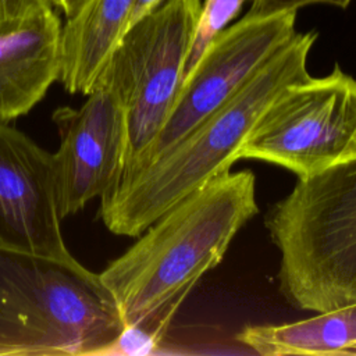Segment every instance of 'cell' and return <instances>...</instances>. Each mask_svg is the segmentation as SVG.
Returning <instances> with one entry per match:
<instances>
[{
	"label": "cell",
	"instance_id": "obj_1",
	"mask_svg": "<svg viewBox=\"0 0 356 356\" xmlns=\"http://www.w3.org/2000/svg\"><path fill=\"white\" fill-rule=\"evenodd\" d=\"M257 213L254 174L229 170L160 216L100 273L125 325L142 327L161 345L186 296Z\"/></svg>",
	"mask_w": 356,
	"mask_h": 356
},
{
	"label": "cell",
	"instance_id": "obj_2",
	"mask_svg": "<svg viewBox=\"0 0 356 356\" xmlns=\"http://www.w3.org/2000/svg\"><path fill=\"white\" fill-rule=\"evenodd\" d=\"M316 31L295 33L231 99L147 164L124 172L100 197L99 217L115 235L139 236L175 203L231 170L252 127L289 83L309 76Z\"/></svg>",
	"mask_w": 356,
	"mask_h": 356
},
{
	"label": "cell",
	"instance_id": "obj_3",
	"mask_svg": "<svg viewBox=\"0 0 356 356\" xmlns=\"http://www.w3.org/2000/svg\"><path fill=\"white\" fill-rule=\"evenodd\" d=\"M124 328L100 274L72 254L0 245V356H103Z\"/></svg>",
	"mask_w": 356,
	"mask_h": 356
},
{
	"label": "cell",
	"instance_id": "obj_4",
	"mask_svg": "<svg viewBox=\"0 0 356 356\" xmlns=\"http://www.w3.org/2000/svg\"><path fill=\"white\" fill-rule=\"evenodd\" d=\"M264 221L293 306L320 313L356 300V161L298 179Z\"/></svg>",
	"mask_w": 356,
	"mask_h": 356
},
{
	"label": "cell",
	"instance_id": "obj_5",
	"mask_svg": "<svg viewBox=\"0 0 356 356\" xmlns=\"http://www.w3.org/2000/svg\"><path fill=\"white\" fill-rule=\"evenodd\" d=\"M200 11L202 0H164L127 29L99 79L97 88L114 92L125 111L122 171L145 156L171 114Z\"/></svg>",
	"mask_w": 356,
	"mask_h": 356
},
{
	"label": "cell",
	"instance_id": "obj_6",
	"mask_svg": "<svg viewBox=\"0 0 356 356\" xmlns=\"http://www.w3.org/2000/svg\"><path fill=\"white\" fill-rule=\"evenodd\" d=\"M239 159L312 178L356 161V78L338 64L328 75L285 86L248 134Z\"/></svg>",
	"mask_w": 356,
	"mask_h": 356
},
{
	"label": "cell",
	"instance_id": "obj_7",
	"mask_svg": "<svg viewBox=\"0 0 356 356\" xmlns=\"http://www.w3.org/2000/svg\"><path fill=\"white\" fill-rule=\"evenodd\" d=\"M296 13L245 14L209 43L185 78L168 120L136 170L172 147L200 121L231 99L296 33Z\"/></svg>",
	"mask_w": 356,
	"mask_h": 356
},
{
	"label": "cell",
	"instance_id": "obj_8",
	"mask_svg": "<svg viewBox=\"0 0 356 356\" xmlns=\"http://www.w3.org/2000/svg\"><path fill=\"white\" fill-rule=\"evenodd\" d=\"M51 118L60 135L53 154L63 220L115 185L127 159L128 129L120 99L104 86L90 92L78 108L57 107Z\"/></svg>",
	"mask_w": 356,
	"mask_h": 356
},
{
	"label": "cell",
	"instance_id": "obj_9",
	"mask_svg": "<svg viewBox=\"0 0 356 356\" xmlns=\"http://www.w3.org/2000/svg\"><path fill=\"white\" fill-rule=\"evenodd\" d=\"M54 154L0 121V245L65 257Z\"/></svg>",
	"mask_w": 356,
	"mask_h": 356
},
{
	"label": "cell",
	"instance_id": "obj_10",
	"mask_svg": "<svg viewBox=\"0 0 356 356\" xmlns=\"http://www.w3.org/2000/svg\"><path fill=\"white\" fill-rule=\"evenodd\" d=\"M60 71L61 22L53 7L0 25V121L28 114Z\"/></svg>",
	"mask_w": 356,
	"mask_h": 356
},
{
	"label": "cell",
	"instance_id": "obj_11",
	"mask_svg": "<svg viewBox=\"0 0 356 356\" xmlns=\"http://www.w3.org/2000/svg\"><path fill=\"white\" fill-rule=\"evenodd\" d=\"M134 0H88L61 26L58 81L68 93L88 96L128 29Z\"/></svg>",
	"mask_w": 356,
	"mask_h": 356
},
{
	"label": "cell",
	"instance_id": "obj_12",
	"mask_svg": "<svg viewBox=\"0 0 356 356\" xmlns=\"http://www.w3.org/2000/svg\"><path fill=\"white\" fill-rule=\"evenodd\" d=\"M236 339L261 356L356 353V300L293 323L246 325Z\"/></svg>",
	"mask_w": 356,
	"mask_h": 356
},
{
	"label": "cell",
	"instance_id": "obj_13",
	"mask_svg": "<svg viewBox=\"0 0 356 356\" xmlns=\"http://www.w3.org/2000/svg\"><path fill=\"white\" fill-rule=\"evenodd\" d=\"M243 3L245 0H206L204 4H202L200 17L185 64L184 81L214 36L228 26V24L238 15Z\"/></svg>",
	"mask_w": 356,
	"mask_h": 356
},
{
	"label": "cell",
	"instance_id": "obj_14",
	"mask_svg": "<svg viewBox=\"0 0 356 356\" xmlns=\"http://www.w3.org/2000/svg\"><path fill=\"white\" fill-rule=\"evenodd\" d=\"M352 0H250L248 14L266 15L281 11H298L302 7L313 4H327L332 7L346 8Z\"/></svg>",
	"mask_w": 356,
	"mask_h": 356
},
{
	"label": "cell",
	"instance_id": "obj_15",
	"mask_svg": "<svg viewBox=\"0 0 356 356\" xmlns=\"http://www.w3.org/2000/svg\"><path fill=\"white\" fill-rule=\"evenodd\" d=\"M50 7V0H0V25L22 21Z\"/></svg>",
	"mask_w": 356,
	"mask_h": 356
},
{
	"label": "cell",
	"instance_id": "obj_16",
	"mask_svg": "<svg viewBox=\"0 0 356 356\" xmlns=\"http://www.w3.org/2000/svg\"><path fill=\"white\" fill-rule=\"evenodd\" d=\"M164 0H134L132 3V10L128 21V28L132 26L136 21L147 15L150 11L157 8Z\"/></svg>",
	"mask_w": 356,
	"mask_h": 356
},
{
	"label": "cell",
	"instance_id": "obj_17",
	"mask_svg": "<svg viewBox=\"0 0 356 356\" xmlns=\"http://www.w3.org/2000/svg\"><path fill=\"white\" fill-rule=\"evenodd\" d=\"M88 0H50L51 7L58 8L67 18L75 15Z\"/></svg>",
	"mask_w": 356,
	"mask_h": 356
}]
</instances>
